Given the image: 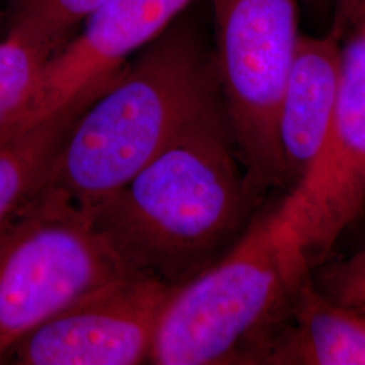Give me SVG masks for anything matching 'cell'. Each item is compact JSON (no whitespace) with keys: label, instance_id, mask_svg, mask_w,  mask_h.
Returning <instances> with one entry per match:
<instances>
[{"label":"cell","instance_id":"9a60e30c","mask_svg":"<svg viewBox=\"0 0 365 365\" xmlns=\"http://www.w3.org/2000/svg\"><path fill=\"white\" fill-rule=\"evenodd\" d=\"M333 26L330 34L342 41L354 24L365 15V0H331Z\"/></svg>","mask_w":365,"mask_h":365},{"label":"cell","instance_id":"4fadbf2b","mask_svg":"<svg viewBox=\"0 0 365 365\" xmlns=\"http://www.w3.org/2000/svg\"><path fill=\"white\" fill-rule=\"evenodd\" d=\"M49 58L13 34L0 41V135L22 117Z\"/></svg>","mask_w":365,"mask_h":365},{"label":"cell","instance_id":"9c48e42d","mask_svg":"<svg viewBox=\"0 0 365 365\" xmlns=\"http://www.w3.org/2000/svg\"><path fill=\"white\" fill-rule=\"evenodd\" d=\"M339 49L341 41L330 33L298 41L277 120L287 191L312 173L325 150L337 102Z\"/></svg>","mask_w":365,"mask_h":365},{"label":"cell","instance_id":"7c38bea8","mask_svg":"<svg viewBox=\"0 0 365 365\" xmlns=\"http://www.w3.org/2000/svg\"><path fill=\"white\" fill-rule=\"evenodd\" d=\"M108 0H11L9 34L25 39L52 57Z\"/></svg>","mask_w":365,"mask_h":365},{"label":"cell","instance_id":"6da1fadb","mask_svg":"<svg viewBox=\"0 0 365 365\" xmlns=\"http://www.w3.org/2000/svg\"><path fill=\"white\" fill-rule=\"evenodd\" d=\"M262 199L221 102L88 212L135 271L175 287L235 247Z\"/></svg>","mask_w":365,"mask_h":365},{"label":"cell","instance_id":"ba28073f","mask_svg":"<svg viewBox=\"0 0 365 365\" xmlns=\"http://www.w3.org/2000/svg\"><path fill=\"white\" fill-rule=\"evenodd\" d=\"M194 0H108L43 66L22 117L33 125L86 95L103 91L128 57L158 37ZM10 129V130H11Z\"/></svg>","mask_w":365,"mask_h":365},{"label":"cell","instance_id":"7a4b0ae2","mask_svg":"<svg viewBox=\"0 0 365 365\" xmlns=\"http://www.w3.org/2000/svg\"><path fill=\"white\" fill-rule=\"evenodd\" d=\"M221 102L215 53L192 22L180 21L149 42L81 113L43 188L93 209Z\"/></svg>","mask_w":365,"mask_h":365},{"label":"cell","instance_id":"30bf717a","mask_svg":"<svg viewBox=\"0 0 365 365\" xmlns=\"http://www.w3.org/2000/svg\"><path fill=\"white\" fill-rule=\"evenodd\" d=\"M268 364L365 365V306L329 299L310 274Z\"/></svg>","mask_w":365,"mask_h":365},{"label":"cell","instance_id":"5bb4252c","mask_svg":"<svg viewBox=\"0 0 365 365\" xmlns=\"http://www.w3.org/2000/svg\"><path fill=\"white\" fill-rule=\"evenodd\" d=\"M314 286L333 302L365 306V247L342 260H327L312 272Z\"/></svg>","mask_w":365,"mask_h":365},{"label":"cell","instance_id":"3957f363","mask_svg":"<svg viewBox=\"0 0 365 365\" xmlns=\"http://www.w3.org/2000/svg\"><path fill=\"white\" fill-rule=\"evenodd\" d=\"M310 274L277 203L261 210L220 260L172 287L149 363L268 364Z\"/></svg>","mask_w":365,"mask_h":365},{"label":"cell","instance_id":"277c9868","mask_svg":"<svg viewBox=\"0 0 365 365\" xmlns=\"http://www.w3.org/2000/svg\"><path fill=\"white\" fill-rule=\"evenodd\" d=\"M134 274L87 210L42 188L0 227V363L56 314Z\"/></svg>","mask_w":365,"mask_h":365},{"label":"cell","instance_id":"8992f818","mask_svg":"<svg viewBox=\"0 0 365 365\" xmlns=\"http://www.w3.org/2000/svg\"><path fill=\"white\" fill-rule=\"evenodd\" d=\"M342 39L325 150L312 173L277 202L312 272L365 211V15Z\"/></svg>","mask_w":365,"mask_h":365},{"label":"cell","instance_id":"5b68a950","mask_svg":"<svg viewBox=\"0 0 365 365\" xmlns=\"http://www.w3.org/2000/svg\"><path fill=\"white\" fill-rule=\"evenodd\" d=\"M223 102L241 160L264 196L287 178L277 120L297 52L298 0H210Z\"/></svg>","mask_w":365,"mask_h":365},{"label":"cell","instance_id":"8fae6325","mask_svg":"<svg viewBox=\"0 0 365 365\" xmlns=\"http://www.w3.org/2000/svg\"><path fill=\"white\" fill-rule=\"evenodd\" d=\"M103 91L0 135V227L46 185L54 160L81 113Z\"/></svg>","mask_w":365,"mask_h":365},{"label":"cell","instance_id":"52a82bcc","mask_svg":"<svg viewBox=\"0 0 365 365\" xmlns=\"http://www.w3.org/2000/svg\"><path fill=\"white\" fill-rule=\"evenodd\" d=\"M172 286L134 274L103 286L19 339L3 363L138 365L149 363L161 307Z\"/></svg>","mask_w":365,"mask_h":365}]
</instances>
